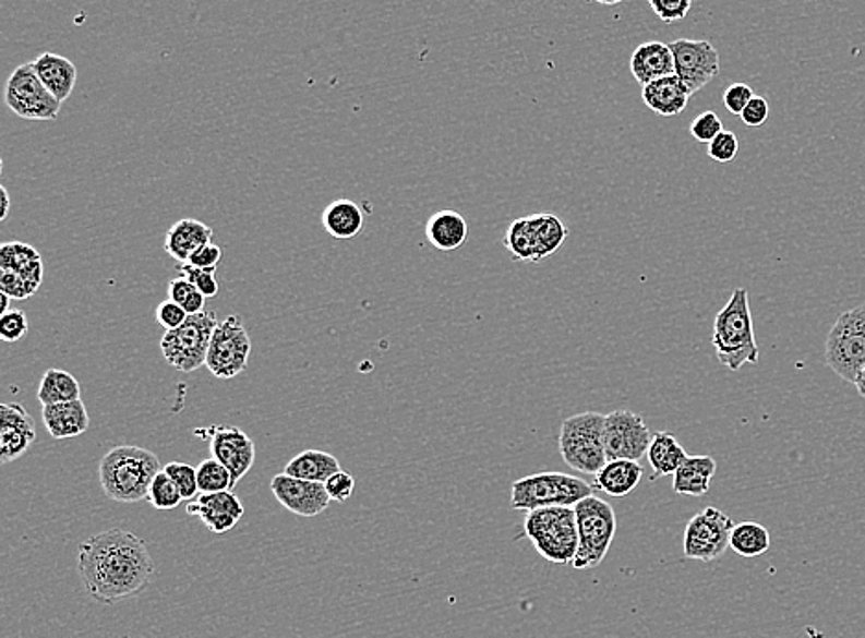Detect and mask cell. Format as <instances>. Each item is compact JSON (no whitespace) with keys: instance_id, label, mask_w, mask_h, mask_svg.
Instances as JSON below:
<instances>
[{"instance_id":"obj_26","label":"cell","mask_w":865,"mask_h":638,"mask_svg":"<svg viewBox=\"0 0 865 638\" xmlns=\"http://www.w3.org/2000/svg\"><path fill=\"white\" fill-rule=\"evenodd\" d=\"M717 467V459L710 456H688L675 471L672 490L681 496L707 495Z\"/></svg>"},{"instance_id":"obj_9","label":"cell","mask_w":865,"mask_h":638,"mask_svg":"<svg viewBox=\"0 0 865 638\" xmlns=\"http://www.w3.org/2000/svg\"><path fill=\"white\" fill-rule=\"evenodd\" d=\"M218 323V316L213 311L189 316L180 328L167 330V335H163V359L181 373L200 370L207 362L211 338L215 335Z\"/></svg>"},{"instance_id":"obj_40","label":"cell","mask_w":865,"mask_h":638,"mask_svg":"<svg viewBox=\"0 0 865 638\" xmlns=\"http://www.w3.org/2000/svg\"><path fill=\"white\" fill-rule=\"evenodd\" d=\"M181 277L191 280L192 285L205 296V298H215L218 296V280H216V269L196 268L189 263L180 264Z\"/></svg>"},{"instance_id":"obj_23","label":"cell","mask_w":865,"mask_h":638,"mask_svg":"<svg viewBox=\"0 0 865 638\" xmlns=\"http://www.w3.org/2000/svg\"><path fill=\"white\" fill-rule=\"evenodd\" d=\"M690 91L675 74L656 80L642 87V100L653 113L661 117H675L683 113L688 106Z\"/></svg>"},{"instance_id":"obj_6","label":"cell","mask_w":865,"mask_h":638,"mask_svg":"<svg viewBox=\"0 0 865 638\" xmlns=\"http://www.w3.org/2000/svg\"><path fill=\"white\" fill-rule=\"evenodd\" d=\"M592 491L591 483L567 472H538L515 480L512 485V507L526 514L539 507H574L585 496H591Z\"/></svg>"},{"instance_id":"obj_8","label":"cell","mask_w":865,"mask_h":638,"mask_svg":"<svg viewBox=\"0 0 865 638\" xmlns=\"http://www.w3.org/2000/svg\"><path fill=\"white\" fill-rule=\"evenodd\" d=\"M825 360L842 381L856 382L865 368V303L836 320L825 344Z\"/></svg>"},{"instance_id":"obj_52","label":"cell","mask_w":865,"mask_h":638,"mask_svg":"<svg viewBox=\"0 0 865 638\" xmlns=\"http://www.w3.org/2000/svg\"><path fill=\"white\" fill-rule=\"evenodd\" d=\"M10 299H12L10 296H7L4 292H0V312H2V314H7Z\"/></svg>"},{"instance_id":"obj_49","label":"cell","mask_w":865,"mask_h":638,"mask_svg":"<svg viewBox=\"0 0 865 638\" xmlns=\"http://www.w3.org/2000/svg\"><path fill=\"white\" fill-rule=\"evenodd\" d=\"M221 255H224V253H221L220 245H216L215 242H209V244H203L202 248H197V250L192 253L191 258H189V264L196 266V268L216 269L218 268V264H220Z\"/></svg>"},{"instance_id":"obj_17","label":"cell","mask_w":865,"mask_h":638,"mask_svg":"<svg viewBox=\"0 0 865 638\" xmlns=\"http://www.w3.org/2000/svg\"><path fill=\"white\" fill-rule=\"evenodd\" d=\"M269 490L281 506L299 517H316L327 511L328 504L333 502L325 490V483L309 482L290 477L287 472L272 478Z\"/></svg>"},{"instance_id":"obj_41","label":"cell","mask_w":865,"mask_h":638,"mask_svg":"<svg viewBox=\"0 0 865 638\" xmlns=\"http://www.w3.org/2000/svg\"><path fill=\"white\" fill-rule=\"evenodd\" d=\"M28 328H31V322H28L26 312L8 311L7 314L0 316V340L7 341V344L23 340Z\"/></svg>"},{"instance_id":"obj_24","label":"cell","mask_w":865,"mask_h":638,"mask_svg":"<svg viewBox=\"0 0 865 638\" xmlns=\"http://www.w3.org/2000/svg\"><path fill=\"white\" fill-rule=\"evenodd\" d=\"M34 71L41 80L45 87H47L58 100L63 101L71 96L79 80V71L71 60H67L63 56L55 55V52H45L39 56L37 60L32 61Z\"/></svg>"},{"instance_id":"obj_19","label":"cell","mask_w":865,"mask_h":638,"mask_svg":"<svg viewBox=\"0 0 865 638\" xmlns=\"http://www.w3.org/2000/svg\"><path fill=\"white\" fill-rule=\"evenodd\" d=\"M41 418L45 429L55 440H71L89 430V412L82 399L43 406Z\"/></svg>"},{"instance_id":"obj_29","label":"cell","mask_w":865,"mask_h":638,"mask_svg":"<svg viewBox=\"0 0 865 638\" xmlns=\"http://www.w3.org/2000/svg\"><path fill=\"white\" fill-rule=\"evenodd\" d=\"M338 471H341L340 461L333 454L323 450H303L293 456L285 467V472L290 477L320 483L327 482Z\"/></svg>"},{"instance_id":"obj_10","label":"cell","mask_w":865,"mask_h":638,"mask_svg":"<svg viewBox=\"0 0 865 638\" xmlns=\"http://www.w3.org/2000/svg\"><path fill=\"white\" fill-rule=\"evenodd\" d=\"M4 101L13 113L24 120H56L61 101L45 87L32 63L19 65L8 79Z\"/></svg>"},{"instance_id":"obj_27","label":"cell","mask_w":865,"mask_h":638,"mask_svg":"<svg viewBox=\"0 0 865 638\" xmlns=\"http://www.w3.org/2000/svg\"><path fill=\"white\" fill-rule=\"evenodd\" d=\"M646 458L650 461L651 482H657L659 478L674 477L675 471L683 466V461L688 458L685 448L677 442V437L670 432H656L651 437L650 448L646 453Z\"/></svg>"},{"instance_id":"obj_30","label":"cell","mask_w":865,"mask_h":638,"mask_svg":"<svg viewBox=\"0 0 865 638\" xmlns=\"http://www.w3.org/2000/svg\"><path fill=\"white\" fill-rule=\"evenodd\" d=\"M528 221H530L533 240H536L538 263H541L562 248L568 237V227L563 224L560 216L549 215V213L530 215Z\"/></svg>"},{"instance_id":"obj_3","label":"cell","mask_w":865,"mask_h":638,"mask_svg":"<svg viewBox=\"0 0 865 638\" xmlns=\"http://www.w3.org/2000/svg\"><path fill=\"white\" fill-rule=\"evenodd\" d=\"M710 344L717 351L720 364L728 370L741 371L746 364H758L760 352L746 288L733 290L728 304L718 312Z\"/></svg>"},{"instance_id":"obj_31","label":"cell","mask_w":865,"mask_h":638,"mask_svg":"<svg viewBox=\"0 0 865 638\" xmlns=\"http://www.w3.org/2000/svg\"><path fill=\"white\" fill-rule=\"evenodd\" d=\"M79 378L74 375L67 373L63 370L45 371L41 382H39V389H37V400L41 406L60 405V402H69V400L80 399Z\"/></svg>"},{"instance_id":"obj_14","label":"cell","mask_w":865,"mask_h":638,"mask_svg":"<svg viewBox=\"0 0 865 638\" xmlns=\"http://www.w3.org/2000/svg\"><path fill=\"white\" fill-rule=\"evenodd\" d=\"M651 434L639 413L632 410H615L605 416V454L609 459H633L640 461L650 448Z\"/></svg>"},{"instance_id":"obj_35","label":"cell","mask_w":865,"mask_h":638,"mask_svg":"<svg viewBox=\"0 0 865 638\" xmlns=\"http://www.w3.org/2000/svg\"><path fill=\"white\" fill-rule=\"evenodd\" d=\"M146 501L159 511H170V509H176V507L180 506L183 495H181L178 485L170 480L167 472L161 471L149 485Z\"/></svg>"},{"instance_id":"obj_15","label":"cell","mask_w":865,"mask_h":638,"mask_svg":"<svg viewBox=\"0 0 865 638\" xmlns=\"http://www.w3.org/2000/svg\"><path fill=\"white\" fill-rule=\"evenodd\" d=\"M674 55L675 76L686 85L690 95L704 89L720 74V55L705 39H677L670 43Z\"/></svg>"},{"instance_id":"obj_48","label":"cell","mask_w":865,"mask_h":638,"mask_svg":"<svg viewBox=\"0 0 865 638\" xmlns=\"http://www.w3.org/2000/svg\"><path fill=\"white\" fill-rule=\"evenodd\" d=\"M768 117H770L768 100L757 95L753 96L752 101L747 104L746 109L741 115L742 122L749 125V128H760L768 120Z\"/></svg>"},{"instance_id":"obj_39","label":"cell","mask_w":865,"mask_h":638,"mask_svg":"<svg viewBox=\"0 0 865 638\" xmlns=\"http://www.w3.org/2000/svg\"><path fill=\"white\" fill-rule=\"evenodd\" d=\"M196 504L203 507H209L215 511H224V514H231L235 517L242 519L244 515V506L239 501V496L235 495L233 491H218V493H200L194 498Z\"/></svg>"},{"instance_id":"obj_7","label":"cell","mask_w":865,"mask_h":638,"mask_svg":"<svg viewBox=\"0 0 865 638\" xmlns=\"http://www.w3.org/2000/svg\"><path fill=\"white\" fill-rule=\"evenodd\" d=\"M578 525V552L573 561L574 570L594 568L605 559L616 533L615 509L598 496H585L574 506Z\"/></svg>"},{"instance_id":"obj_37","label":"cell","mask_w":865,"mask_h":638,"mask_svg":"<svg viewBox=\"0 0 865 638\" xmlns=\"http://www.w3.org/2000/svg\"><path fill=\"white\" fill-rule=\"evenodd\" d=\"M163 471L167 472L170 480L178 485V490L183 495V501H194L200 495L196 467L183 464V461H170V464L163 467Z\"/></svg>"},{"instance_id":"obj_34","label":"cell","mask_w":865,"mask_h":638,"mask_svg":"<svg viewBox=\"0 0 865 638\" xmlns=\"http://www.w3.org/2000/svg\"><path fill=\"white\" fill-rule=\"evenodd\" d=\"M197 487L200 493H218V491H233V478L227 467L221 466L216 458L203 459L196 467Z\"/></svg>"},{"instance_id":"obj_2","label":"cell","mask_w":865,"mask_h":638,"mask_svg":"<svg viewBox=\"0 0 865 638\" xmlns=\"http://www.w3.org/2000/svg\"><path fill=\"white\" fill-rule=\"evenodd\" d=\"M161 471L156 454L135 445L111 448L98 467L101 490L111 501L122 504L144 501L154 478Z\"/></svg>"},{"instance_id":"obj_1","label":"cell","mask_w":865,"mask_h":638,"mask_svg":"<svg viewBox=\"0 0 865 638\" xmlns=\"http://www.w3.org/2000/svg\"><path fill=\"white\" fill-rule=\"evenodd\" d=\"M154 570L148 546L132 531H101L79 550V573L85 592L104 605L137 597L148 587Z\"/></svg>"},{"instance_id":"obj_46","label":"cell","mask_w":865,"mask_h":638,"mask_svg":"<svg viewBox=\"0 0 865 638\" xmlns=\"http://www.w3.org/2000/svg\"><path fill=\"white\" fill-rule=\"evenodd\" d=\"M753 93L752 87L747 84H733L723 93V106L728 108L729 113L738 115L746 109L747 104L752 101Z\"/></svg>"},{"instance_id":"obj_25","label":"cell","mask_w":865,"mask_h":638,"mask_svg":"<svg viewBox=\"0 0 865 638\" xmlns=\"http://www.w3.org/2000/svg\"><path fill=\"white\" fill-rule=\"evenodd\" d=\"M424 234L436 250L456 251L466 244L469 226L458 210L443 209L430 216Z\"/></svg>"},{"instance_id":"obj_43","label":"cell","mask_w":865,"mask_h":638,"mask_svg":"<svg viewBox=\"0 0 865 638\" xmlns=\"http://www.w3.org/2000/svg\"><path fill=\"white\" fill-rule=\"evenodd\" d=\"M723 132V124L720 117L714 111H704L693 120L690 124V135L698 143L709 144L712 139L718 137Z\"/></svg>"},{"instance_id":"obj_16","label":"cell","mask_w":865,"mask_h":638,"mask_svg":"<svg viewBox=\"0 0 865 638\" xmlns=\"http://www.w3.org/2000/svg\"><path fill=\"white\" fill-rule=\"evenodd\" d=\"M197 436L209 437L213 458L218 459L221 466L227 467L233 478V487L250 472L255 464V443L245 434L244 430L237 426H209L196 430Z\"/></svg>"},{"instance_id":"obj_53","label":"cell","mask_w":865,"mask_h":638,"mask_svg":"<svg viewBox=\"0 0 865 638\" xmlns=\"http://www.w3.org/2000/svg\"><path fill=\"white\" fill-rule=\"evenodd\" d=\"M592 2L605 4V7H615V4H621V2H624V0H592Z\"/></svg>"},{"instance_id":"obj_47","label":"cell","mask_w":865,"mask_h":638,"mask_svg":"<svg viewBox=\"0 0 865 638\" xmlns=\"http://www.w3.org/2000/svg\"><path fill=\"white\" fill-rule=\"evenodd\" d=\"M331 501L347 502L355 491V478L349 472L338 471L325 482Z\"/></svg>"},{"instance_id":"obj_11","label":"cell","mask_w":865,"mask_h":638,"mask_svg":"<svg viewBox=\"0 0 865 638\" xmlns=\"http://www.w3.org/2000/svg\"><path fill=\"white\" fill-rule=\"evenodd\" d=\"M45 275L39 251L24 242H7L0 248V292L23 301L39 290Z\"/></svg>"},{"instance_id":"obj_44","label":"cell","mask_w":865,"mask_h":638,"mask_svg":"<svg viewBox=\"0 0 865 638\" xmlns=\"http://www.w3.org/2000/svg\"><path fill=\"white\" fill-rule=\"evenodd\" d=\"M648 4L663 23L672 24L688 15L693 0H648Z\"/></svg>"},{"instance_id":"obj_45","label":"cell","mask_w":865,"mask_h":638,"mask_svg":"<svg viewBox=\"0 0 865 638\" xmlns=\"http://www.w3.org/2000/svg\"><path fill=\"white\" fill-rule=\"evenodd\" d=\"M156 320L163 328L173 330V328H180L189 320V314L181 304L176 303L172 299H167L157 306Z\"/></svg>"},{"instance_id":"obj_36","label":"cell","mask_w":865,"mask_h":638,"mask_svg":"<svg viewBox=\"0 0 865 638\" xmlns=\"http://www.w3.org/2000/svg\"><path fill=\"white\" fill-rule=\"evenodd\" d=\"M168 299L181 304L189 316H194V314L205 311V299L207 298L192 285L191 280H187L180 275L168 282Z\"/></svg>"},{"instance_id":"obj_22","label":"cell","mask_w":865,"mask_h":638,"mask_svg":"<svg viewBox=\"0 0 865 638\" xmlns=\"http://www.w3.org/2000/svg\"><path fill=\"white\" fill-rule=\"evenodd\" d=\"M213 242V229L196 218H183L173 224L165 237V251L178 263H189L192 253Z\"/></svg>"},{"instance_id":"obj_21","label":"cell","mask_w":865,"mask_h":638,"mask_svg":"<svg viewBox=\"0 0 865 638\" xmlns=\"http://www.w3.org/2000/svg\"><path fill=\"white\" fill-rule=\"evenodd\" d=\"M645 477L640 461L633 459H609L608 464L594 474L592 490L602 491L605 495L622 498L632 493Z\"/></svg>"},{"instance_id":"obj_12","label":"cell","mask_w":865,"mask_h":638,"mask_svg":"<svg viewBox=\"0 0 865 638\" xmlns=\"http://www.w3.org/2000/svg\"><path fill=\"white\" fill-rule=\"evenodd\" d=\"M250 354V333L244 327L242 317L227 316L215 328L205 365L216 378L229 381L248 368Z\"/></svg>"},{"instance_id":"obj_50","label":"cell","mask_w":865,"mask_h":638,"mask_svg":"<svg viewBox=\"0 0 865 638\" xmlns=\"http://www.w3.org/2000/svg\"><path fill=\"white\" fill-rule=\"evenodd\" d=\"M0 196H2V210H0V220H7L8 213H10V194H8L7 186H0Z\"/></svg>"},{"instance_id":"obj_20","label":"cell","mask_w":865,"mask_h":638,"mask_svg":"<svg viewBox=\"0 0 865 638\" xmlns=\"http://www.w3.org/2000/svg\"><path fill=\"white\" fill-rule=\"evenodd\" d=\"M633 79L645 85L675 74L674 55L670 45L659 41L642 43L633 50L629 61Z\"/></svg>"},{"instance_id":"obj_38","label":"cell","mask_w":865,"mask_h":638,"mask_svg":"<svg viewBox=\"0 0 865 638\" xmlns=\"http://www.w3.org/2000/svg\"><path fill=\"white\" fill-rule=\"evenodd\" d=\"M185 511L189 515H194V517H200L203 525L207 526V530L213 531V533H226V531L233 530L240 520L235 515L215 511V509H209V507L200 506L194 501H189Z\"/></svg>"},{"instance_id":"obj_4","label":"cell","mask_w":865,"mask_h":638,"mask_svg":"<svg viewBox=\"0 0 865 638\" xmlns=\"http://www.w3.org/2000/svg\"><path fill=\"white\" fill-rule=\"evenodd\" d=\"M525 535L543 559L555 565H573L579 544L574 507H539L528 511Z\"/></svg>"},{"instance_id":"obj_33","label":"cell","mask_w":865,"mask_h":638,"mask_svg":"<svg viewBox=\"0 0 865 638\" xmlns=\"http://www.w3.org/2000/svg\"><path fill=\"white\" fill-rule=\"evenodd\" d=\"M504 245H506V250L512 253V257L515 261H519V263H538V250H536V240H533V233H531L528 216L517 218V220L509 224L506 237H504Z\"/></svg>"},{"instance_id":"obj_28","label":"cell","mask_w":865,"mask_h":638,"mask_svg":"<svg viewBox=\"0 0 865 638\" xmlns=\"http://www.w3.org/2000/svg\"><path fill=\"white\" fill-rule=\"evenodd\" d=\"M322 224L323 229L333 239H355L364 227V213L360 209L359 203L341 197V200H335L328 207H325L322 215Z\"/></svg>"},{"instance_id":"obj_32","label":"cell","mask_w":865,"mask_h":638,"mask_svg":"<svg viewBox=\"0 0 865 638\" xmlns=\"http://www.w3.org/2000/svg\"><path fill=\"white\" fill-rule=\"evenodd\" d=\"M729 546L742 555V557H758V555L766 554L771 546L770 531L768 528L758 522H741L734 525L731 531V539H729Z\"/></svg>"},{"instance_id":"obj_13","label":"cell","mask_w":865,"mask_h":638,"mask_svg":"<svg viewBox=\"0 0 865 638\" xmlns=\"http://www.w3.org/2000/svg\"><path fill=\"white\" fill-rule=\"evenodd\" d=\"M734 522L718 507H705L688 520L683 535V555L686 559H718L728 550Z\"/></svg>"},{"instance_id":"obj_5","label":"cell","mask_w":865,"mask_h":638,"mask_svg":"<svg viewBox=\"0 0 865 638\" xmlns=\"http://www.w3.org/2000/svg\"><path fill=\"white\" fill-rule=\"evenodd\" d=\"M605 416L584 412L565 419L560 429V453L565 464L581 474H597L605 464Z\"/></svg>"},{"instance_id":"obj_42","label":"cell","mask_w":865,"mask_h":638,"mask_svg":"<svg viewBox=\"0 0 865 638\" xmlns=\"http://www.w3.org/2000/svg\"><path fill=\"white\" fill-rule=\"evenodd\" d=\"M738 148H741L738 137L733 132L723 130L718 137L707 144V154L712 161L731 162L734 161V157L738 156Z\"/></svg>"},{"instance_id":"obj_51","label":"cell","mask_w":865,"mask_h":638,"mask_svg":"<svg viewBox=\"0 0 865 638\" xmlns=\"http://www.w3.org/2000/svg\"><path fill=\"white\" fill-rule=\"evenodd\" d=\"M854 388L858 389L860 397H864L865 399V368L864 370L860 371V375L856 376Z\"/></svg>"},{"instance_id":"obj_18","label":"cell","mask_w":865,"mask_h":638,"mask_svg":"<svg viewBox=\"0 0 865 638\" xmlns=\"http://www.w3.org/2000/svg\"><path fill=\"white\" fill-rule=\"evenodd\" d=\"M36 442V423L19 402L0 406V459L10 464L28 453Z\"/></svg>"}]
</instances>
